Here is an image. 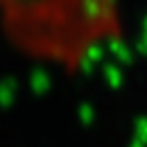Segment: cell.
Instances as JSON below:
<instances>
[{
  "mask_svg": "<svg viewBox=\"0 0 147 147\" xmlns=\"http://www.w3.org/2000/svg\"><path fill=\"white\" fill-rule=\"evenodd\" d=\"M0 30L23 55L75 70L120 34L118 0H0Z\"/></svg>",
  "mask_w": 147,
  "mask_h": 147,
  "instance_id": "1",
  "label": "cell"
}]
</instances>
